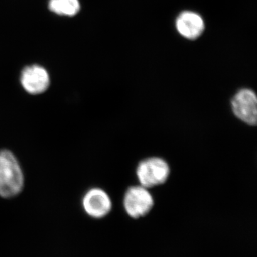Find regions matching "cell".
Returning <instances> with one entry per match:
<instances>
[{"label":"cell","mask_w":257,"mask_h":257,"mask_svg":"<svg viewBox=\"0 0 257 257\" xmlns=\"http://www.w3.org/2000/svg\"><path fill=\"white\" fill-rule=\"evenodd\" d=\"M25 177L20 162L9 150H0V197L10 199L22 192Z\"/></svg>","instance_id":"obj_1"},{"label":"cell","mask_w":257,"mask_h":257,"mask_svg":"<svg viewBox=\"0 0 257 257\" xmlns=\"http://www.w3.org/2000/svg\"><path fill=\"white\" fill-rule=\"evenodd\" d=\"M170 172L168 162L160 157L144 159L139 162L136 169V175L140 185L149 189L166 183Z\"/></svg>","instance_id":"obj_2"},{"label":"cell","mask_w":257,"mask_h":257,"mask_svg":"<svg viewBox=\"0 0 257 257\" xmlns=\"http://www.w3.org/2000/svg\"><path fill=\"white\" fill-rule=\"evenodd\" d=\"M154 206L155 199L149 189L140 184L126 189L123 198V207L130 217L135 219L145 217Z\"/></svg>","instance_id":"obj_3"},{"label":"cell","mask_w":257,"mask_h":257,"mask_svg":"<svg viewBox=\"0 0 257 257\" xmlns=\"http://www.w3.org/2000/svg\"><path fill=\"white\" fill-rule=\"evenodd\" d=\"M233 114L240 121L248 126L257 124V97L252 89H239L231 100Z\"/></svg>","instance_id":"obj_4"},{"label":"cell","mask_w":257,"mask_h":257,"mask_svg":"<svg viewBox=\"0 0 257 257\" xmlns=\"http://www.w3.org/2000/svg\"><path fill=\"white\" fill-rule=\"evenodd\" d=\"M82 207L86 214L93 219H103L111 212L112 202L104 189L92 188L83 197Z\"/></svg>","instance_id":"obj_5"},{"label":"cell","mask_w":257,"mask_h":257,"mask_svg":"<svg viewBox=\"0 0 257 257\" xmlns=\"http://www.w3.org/2000/svg\"><path fill=\"white\" fill-rule=\"evenodd\" d=\"M23 89L32 95L46 92L50 85V77L46 69L40 65H31L24 68L20 76Z\"/></svg>","instance_id":"obj_6"},{"label":"cell","mask_w":257,"mask_h":257,"mask_svg":"<svg viewBox=\"0 0 257 257\" xmlns=\"http://www.w3.org/2000/svg\"><path fill=\"white\" fill-rule=\"evenodd\" d=\"M175 26L181 36L190 40L199 38L205 30L204 19L193 11L181 13L176 19Z\"/></svg>","instance_id":"obj_7"},{"label":"cell","mask_w":257,"mask_h":257,"mask_svg":"<svg viewBox=\"0 0 257 257\" xmlns=\"http://www.w3.org/2000/svg\"><path fill=\"white\" fill-rule=\"evenodd\" d=\"M49 9L59 15L72 17L80 10L79 0H50Z\"/></svg>","instance_id":"obj_8"}]
</instances>
